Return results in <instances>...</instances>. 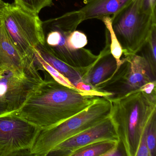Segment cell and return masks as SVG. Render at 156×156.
Here are the masks:
<instances>
[{
	"label": "cell",
	"mask_w": 156,
	"mask_h": 156,
	"mask_svg": "<svg viewBox=\"0 0 156 156\" xmlns=\"http://www.w3.org/2000/svg\"><path fill=\"white\" fill-rule=\"evenodd\" d=\"M45 79L30 94L21 107L13 114L36 126H54L80 113L99 96L87 94L56 82L43 71Z\"/></svg>",
	"instance_id": "6da1fadb"
},
{
	"label": "cell",
	"mask_w": 156,
	"mask_h": 156,
	"mask_svg": "<svg viewBox=\"0 0 156 156\" xmlns=\"http://www.w3.org/2000/svg\"><path fill=\"white\" fill-rule=\"evenodd\" d=\"M111 102L110 119L118 137L119 145L127 156H136L145 129L156 114V93L147 94L141 89Z\"/></svg>",
	"instance_id": "7a4b0ae2"
},
{
	"label": "cell",
	"mask_w": 156,
	"mask_h": 156,
	"mask_svg": "<svg viewBox=\"0 0 156 156\" xmlns=\"http://www.w3.org/2000/svg\"><path fill=\"white\" fill-rule=\"evenodd\" d=\"M82 22L77 10L43 22V28L48 30L44 34L46 48L59 60L76 68L89 67L98 56L84 48L88 42L87 37L76 30Z\"/></svg>",
	"instance_id": "3957f363"
},
{
	"label": "cell",
	"mask_w": 156,
	"mask_h": 156,
	"mask_svg": "<svg viewBox=\"0 0 156 156\" xmlns=\"http://www.w3.org/2000/svg\"><path fill=\"white\" fill-rule=\"evenodd\" d=\"M111 102L99 97L87 108L62 123L40 129L30 151V156H47L56 145L94 126L110 116Z\"/></svg>",
	"instance_id": "277c9868"
},
{
	"label": "cell",
	"mask_w": 156,
	"mask_h": 156,
	"mask_svg": "<svg viewBox=\"0 0 156 156\" xmlns=\"http://www.w3.org/2000/svg\"><path fill=\"white\" fill-rule=\"evenodd\" d=\"M141 2L142 0H133L111 17L112 28L124 55L140 51L156 25V13L143 12Z\"/></svg>",
	"instance_id": "5b68a950"
},
{
	"label": "cell",
	"mask_w": 156,
	"mask_h": 156,
	"mask_svg": "<svg viewBox=\"0 0 156 156\" xmlns=\"http://www.w3.org/2000/svg\"><path fill=\"white\" fill-rule=\"evenodd\" d=\"M124 56L114 74L93 89L96 95L108 99L120 98L156 81V70L147 58L137 54Z\"/></svg>",
	"instance_id": "8992f818"
},
{
	"label": "cell",
	"mask_w": 156,
	"mask_h": 156,
	"mask_svg": "<svg viewBox=\"0 0 156 156\" xmlns=\"http://www.w3.org/2000/svg\"><path fill=\"white\" fill-rule=\"evenodd\" d=\"M0 21L19 51L33 59L34 49L45 43L43 22L38 14L30 13L14 3L4 2L0 9Z\"/></svg>",
	"instance_id": "52a82bcc"
},
{
	"label": "cell",
	"mask_w": 156,
	"mask_h": 156,
	"mask_svg": "<svg viewBox=\"0 0 156 156\" xmlns=\"http://www.w3.org/2000/svg\"><path fill=\"white\" fill-rule=\"evenodd\" d=\"M35 64L23 71L0 66V116L19 110L43 81Z\"/></svg>",
	"instance_id": "ba28073f"
},
{
	"label": "cell",
	"mask_w": 156,
	"mask_h": 156,
	"mask_svg": "<svg viewBox=\"0 0 156 156\" xmlns=\"http://www.w3.org/2000/svg\"><path fill=\"white\" fill-rule=\"evenodd\" d=\"M41 129L13 113L0 116V156H30Z\"/></svg>",
	"instance_id": "9c48e42d"
},
{
	"label": "cell",
	"mask_w": 156,
	"mask_h": 156,
	"mask_svg": "<svg viewBox=\"0 0 156 156\" xmlns=\"http://www.w3.org/2000/svg\"><path fill=\"white\" fill-rule=\"evenodd\" d=\"M119 141L115 126L110 117L94 126L62 141L47 154L51 156H72L77 150L103 140Z\"/></svg>",
	"instance_id": "30bf717a"
},
{
	"label": "cell",
	"mask_w": 156,
	"mask_h": 156,
	"mask_svg": "<svg viewBox=\"0 0 156 156\" xmlns=\"http://www.w3.org/2000/svg\"><path fill=\"white\" fill-rule=\"evenodd\" d=\"M117 68L116 61L110 52L109 41L105 36V47L83 77V83L89 85L93 89L109 79L114 74Z\"/></svg>",
	"instance_id": "8fae6325"
},
{
	"label": "cell",
	"mask_w": 156,
	"mask_h": 156,
	"mask_svg": "<svg viewBox=\"0 0 156 156\" xmlns=\"http://www.w3.org/2000/svg\"><path fill=\"white\" fill-rule=\"evenodd\" d=\"M34 64L15 46L0 21V66L23 71Z\"/></svg>",
	"instance_id": "7c38bea8"
},
{
	"label": "cell",
	"mask_w": 156,
	"mask_h": 156,
	"mask_svg": "<svg viewBox=\"0 0 156 156\" xmlns=\"http://www.w3.org/2000/svg\"><path fill=\"white\" fill-rule=\"evenodd\" d=\"M133 0H84L83 7L77 10L82 22L92 19L101 20L112 16L126 7Z\"/></svg>",
	"instance_id": "4fadbf2b"
},
{
	"label": "cell",
	"mask_w": 156,
	"mask_h": 156,
	"mask_svg": "<svg viewBox=\"0 0 156 156\" xmlns=\"http://www.w3.org/2000/svg\"><path fill=\"white\" fill-rule=\"evenodd\" d=\"M35 49L43 60L67 78L76 88L79 84L83 83V77L91 66L85 68H76L70 66L55 57L44 44H39Z\"/></svg>",
	"instance_id": "5bb4252c"
},
{
	"label": "cell",
	"mask_w": 156,
	"mask_h": 156,
	"mask_svg": "<svg viewBox=\"0 0 156 156\" xmlns=\"http://www.w3.org/2000/svg\"><path fill=\"white\" fill-rule=\"evenodd\" d=\"M119 147V142L114 140L98 141L81 148L72 156H105V154Z\"/></svg>",
	"instance_id": "9a60e30c"
},
{
	"label": "cell",
	"mask_w": 156,
	"mask_h": 156,
	"mask_svg": "<svg viewBox=\"0 0 156 156\" xmlns=\"http://www.w3.org/2000/svg\"><path fill=\"white\" fill-rule=\"evenodd\" d=\"M101 20L105 26V36L109 41L110 52L116 61L117 70L124 61V58H121L123 55V49L112 28V18L105 16L102 18Z\"/></svg>",
	"instance_id": "2e32d148"
},
{
	"label": "cell",
	"mask_w": 156,
	"mask_h": 156,
	"mask_svg": "<svg viewBox=\"0 0 156 156\" xmlns=\"http://www.w3.org/2000/svg\"><path fill=\"white\" fill-rule=\"evenodd\" d=\"M14 3L30 13L38 14L44 8L52 6L53 0H14Z\"/></svg>",
	"instance_id": "e0dca14e"
},
{
	"label": "cell",
	"mask_w": 156,
	"mask_h": 156,
	"mask_svg": "<svg viewBox=\"0 0 156 156\" xmlns=\"http://www.w3.org/2000/svg\"><path fill=\"white\" fill-rule=\"evenodd\" d=\"M142 49L145 51L142 55L147 58L153 69L156 70V25L152 28L149 37Z\"/></svg>",
	"instance_id": "ac0fdd59"
},
{
	"label": "cell",
	"mask_w": 156,
	"mask_h": 156,
	"mask_svg": "<svg viewBox=\"0 0 156 156\" xmlns=\"http://www.w3.org/2000/svg\"><path fill=\"white\" fill-rule=\"evenodd\" d=\"M156 115L150 122L147 130V142L150 156L156 155Z\"/></svg>",
	"instance_id": "d6986e66"
},
{
	"label": "cell",
	"mask_w": 156,
	"mask_h": 156,
	"mask_svg": "<svg viewBox=\"0 0 156 156\" xmlns=\"http://www.w3.org/2000/svg\"><path fill=\"white\" fill-rule=\"evenodd\" d=\"M148 126L146 128L143 133L136 156H150L147 142V130Z\"/></svg>",
	"instance_id": "ffe728a7"
},
{
	"label": "cell",
	"mask_w": 156,
	"mask_h": 156,
	"mask_svg": "<svg viewBox=\"0 0 156 156\" xmlns=\"http://www.w3.org/2000/svg\"><path fill=\"white\" fill-rule=\"evenodd\" d=\"M156 0H142L141 9L144 12L156 13Z\"/></svg>",
	"instance_id": "44dd1931"
}]
</instances>
